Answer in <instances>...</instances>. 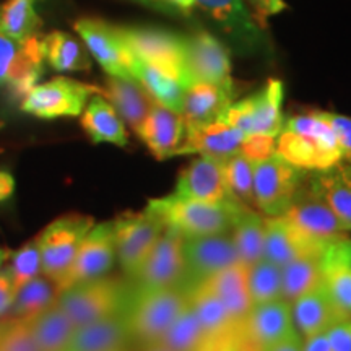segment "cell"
Masks as SVG:
<instances>
[{
  "mask_svg": "<svg viewBox=\"0 0 351 351\" xmlns=\"http://www.w3.org/2000/svg\"><path fill=\"white\" fill-rule=\"evenodd\" d=\"M275 152L288 163L306 171L327 169L341 161L335 134L319 111L285 117L276 135Z\"/></svg>",
  "mask_w": 351,
  "mask_h": 351,
  "instance_id": "6da1fadb",
  "label": "cell"
},
{
  "mask_svg": "<svg viewBox=\"0 0 351 351\" xmlns=\"http://www.w3.org/2000/svg\"><path fill=\"white\" fill-rule=\"evenodd\" d=\"M241 205L238 200L208 204L169 194L148 202L147 210L163 223L165 228L179 231L184 238L230 232Z\"/></svg>",
  "mask_w": 351,
  "mask_h": 351,
  "instance_id": "7a4b0ae2",
  "label": "cell"
},
{
  "mask_svg": "<svg viewBox=\"0 0 351 351\" xmlns=\"http://www.w3.org/2000/svg\"><path fill=\"white\" fill-rule=\"evenodd\" d=\"M187 304V291L179 287L138 288L124 311L130 339L143 346L156 343Z\"/></svg>",
  "mask_w": 351,
  "mask_h": 351,
  "instance_id": "3957f363",
  "label": "cell"
},
{
  "mask_svg": "<svg viewBox=\"0 0 351 351\" xmlns=\"http://www.w3.org/2000/svg\"><path fill=\"white\" fill-rule=\"evenodd\" d=\"M117 29L132 54L174 77L184 88L194 85L195 82L187 67L184 34L134 26H117Z\"/></svg>",
  "mask_w": 351,
  "mask_h": 351,
  "instance_id": "277c9868",
  "label": "cell"
},
{
  "mask_svg": "<svg viewBox=\"0 0 351 351\" xmlns=\"http://www.w3.org/2000/svg\"><path fill=\"white\" fill-rule=\"evenodd\" d=\"M95 225V219L85 215H65L44 228L38 236L41 252L43 275L59 285L69 274L86 232Z\"/></svg>",
  "mask_w": 351,
  "mask_h": 351,
  "instance_id": "5b68a950",
  "label": "cell"
},
{
  "mask_svg": "<svg viewBox=\"0 0 351 351\" xmlns=\"http://www.w3.org/2000/svg\"><path fill=\"white\" fill-rule=\"evenodd\" d=\"M256 208L267 217H282L304 181L306 169L288 163L278 153L252 161Z\"/></svg>",
  "mask_w": 351,
  "mask_h": 351,
  "instance_id": "8992f818",
  "label": "cell"
},
{
  "mask_svg": "<svg viewBox=\"0 0 351 351\" xmlns=\"http://www.w3.org/2000/svg\"><path fill=\"white\" fill-rule=\"evenodd\" d=\"M56 302L75 328L119 313L124 304L119 282L103 276L62 289Z\"/></svg>",
  "mask_w": 351,
  "mask_h": 351,
  "instance_id": "52a82bcc",
  "label": "cell"
},
{
  "mask_svg": "<svg viewBox=\"0 0 351 351\" xmlns=\"http://www.w3.org/2000/svg\"><path fill=\"white\" fill-rule=\"evenodd\" d=\"M96 93H99V88L72 78L56 77L29 88L21 99V109L39 119L77 117L83 112L90 96Z\"/></svg>",
  "mask_w": 351,
  "mask_h": 351,
  "instance_id": "ba28073f",
  "label": "cell"
},
{
  "mask_svg": "<svg viewBox=\"0 0 351 351\" xmlns=\"http://www.w3.org/2000/svg\"><path fill=\"white\" fill-rule=\"evenodd\" d=\"M283 96V83L271 78L257 93L232 103L225 119L244 135L265 134L276 137L285 121Z\"/></svg>",
  "mask_w": 351,
  "mask_h": 351,
  "instance_id": "9c48e42d",
  "label": "cell"
},
{
  "mask_svg": "<svg viewBox=\"0 0 351 351\" xmlns=\"http://www.w3.org/2000/svg\"><path fill=\"white\" fill-rule=\"evenodd\" d=\"M116 236V257L121 267L134 278L148 254L163 234V223L150 210L129 212L121 215L112 221Z\"/></svg>",
  "mask_w": 351,
  "mask_h": 351,
  "instance_id": "30bf717a",
  "label": "cell"
},
{
  "mask_svg": "<svg viewBox=\"0 0 351 351\" xmlns=\"http://www.w3.org/2000/svg\"><path fill=\"white\" fill-rule=\"evenodd\" d=\"M293 223L298 230L320 243H330V241L346 238V231L337 215L332 212L327 202L315 191L309 179V171L298 189V192L289 202L288 208L282 215Z\"/></svg>",
  "mask_w": 351,
  "mask_h": 351,
  "instance_id": "8fae6325",
  "label": "cell"
},
{
  "mask_svg": "<svg viewBox=\"0 0 351 351\" xmlns=\"http://www.w3.org/2000/svg\"><path fill=\"white\" fill-rule=\"evenodd\" d=\"M41 38L13 39L0 33V86L23 96L43 75Z\"/></svg>",
  "mask_w": 351,
  "mask_h": 351,
  "instance_id": "7c38bea8",
  "label": "cell"
},
{
  "mask_svg": "<svg viewBox=\"0 0 351 351\" xmlns=\"http://www.w3.org/2000/svg\"><path fill=\"white\" fill-rule=\"evenodd\" d=\"M184 241L186 238L181 232L165 228L163 234L134 275L138 288L179 287L186 275Z\"/></svg>",
  "mask_w": 351,
  "mask_h": 351,
  "instance_id": "4fadbf2b",
  "label": "cell"
},
{
  "mask_svg": "<svg viewBox=\"0 0 351 351\" xmlns=\"http://www.w3.org/2000/svg\"><path fill=\"white\" fill-rule=\"evenodd\" d=\"M187 289L195 287L226 267L241 262L230 232L197 236L184 241Z\"/></svg>",
  "mask_w": 351,
  "mask_h": 351,
  "instance_id": "5bb4252c",
  "label": "cell"
},
{
  "mask_svg": "<svg viewBox=\"0 0 351 351\" xmlns=\"http://www.w3.org/2000/svg\"><path fill=\"white\" fill-rule=\"evenodd\" d=\"M187 67L194 82L234 88L231 78V57L228 47L205 29L184 36Z\"/></svg>",
  "mask_w": 351,
  "mask_h": 351,
  "instance_id": "9a60e30c",
  "label": "cell"
},
{
  "mask_svg": "<svg viewBox=\"0 0 351 351\" xmlns=\"http://www.w3.org/2000/svg\"><path fill=\"white\" fill-rule=\"evenodd\" d=\"M116 258V236L112 221L93 225L83 238L69 274L60 283V291L72 285L99 278L108 274Z\"/></svg>",
  "mask_w": 351,
  "mask_h": 351,
  "instance_id": "2e32d148",
  "label": "cell"
},
{
  "mask_svg": "<svg viewBox=\"0 0 351 351\" xmlns=\"http://www.w3.org/2000/svg\"><path fill=\"white\" fill-rule=\"evenodd\" d=\"M75 32L80 34L88 52L109 77L132 78L129 70L130 51L122 41L117 26L103 20L82 19L75 21Z\"/></svg>",
  "mask_w": 351,
  "mask_h": 351,
  "instance_id": "e0dca14e",
  "label": "cell"
},
{
  "mask_svg": "<svg viewBox=\"0 0 351 351\" xmlns=\"http://www.w3.org/2000/svg\"><path fill=\"white\" fill-rule=\"evenodd\" d=\"M195 3L239 51L258 52L265 47V36L243 0H195Z\"/></svg>",
  "mask_w": 351,
  "mask_h": 351,
  "instance_id": "ac0fdd59",
  "label": "cell"
},
{
  "mask_svg": "<svg viewBox=\"0 0 351 351\" xmlns=\"http://www.w3.org/2000/svg\"><path fill=\"white\" fill-rule=\"evenodd\" d=\"M174 194L186 199L208 202V204H223L234 200L228 191L223 160L213 156L199 155L189 163L179 174Z\"/></svg>",
  "mask_w": 351,
  "mask_h": 351,
  "instance_id": "d6986e66",
  "label": "cell"
},
{
  "mask_svg": "<svg viewBox=\"0 0 351 351\" xmlns=\"http://www.w3.org/2000/svg\"><path fill=\"white\" fill-rule=\"evenodd\" d=\"M184 142L179 145L174 156L204 155L218 160H226L228 156L239 152L244 134L232 127L226 119H219L200 127L186 129Z\"/></svg>",
  "mask_w": 351,
  "mask_h": 351,
  "instance_id": "ffe728a7",
  "label": "cell"
},
{
  "mask_svg": "<svg viewBox=\"0 0 351 351\" xmlns=\"http://www.w3.org/2000/svg\"><path fill=\"white\" fill-rule=\"evenodd\" d=\"M327 243H320L304 234L285 217L265 218V238H263V258L283 269L287 263L306 252L322 249Z\"/></svg>",
  "mask_w": 351,
  "mask_h": 351,
  "instance_id": "44dd1931",
  "label": "cell"
},
{
  "mask_svg": "<svg viewBox=\"0 0 351 351\" xmlns=\"http://www.w3.org/2000/svg\"><path fill=\"white\" fill-rule=\"evenodd\" d=\"M291 313L293 322L304 339L317 333H326L337 322L346 319L343 311L337 306L324 283L293 301Z\"/></svg>",
  "mask_w": 351,
  "mask_h": 351,
  "instance_id": "7402d4cb",
  "label": "cell"
},
{
  "mask_svg": "<svg viewBox=\"0 0 351 351\" xmlns=\"http://www.w3.org/2000/svg\"><path fill=\"white\" fill-rule=\"evenodd\" d=\"M234 95V88L219 86L207 82H195L194 85L186 88L181 112L186 129L225 119V114L232 104Z\"/></svg>",
  "mask_w": 351,
  "mask_h": 351,
  "instance_id": "603a6c76",
  "label": "cell"
},
{
  "mask_svg": "<svg viewBox=\"0 0 351 351\" xmlns=\"http://www.w3.org/2000/svg\"><path fill=\"white\" fill-rule=\"evenodd\" d=\"M186 134V124L179 112L155 103L143 121L137 135L147 145V148L156 160L163 161L174 156L182 137Z\"/></svg>",
  "mask_w": 351,
  "mask_h": 351,
  "instance_id": "cb8c5ba5",
  "label": "cell"
},
{
  "mask_svg": "<svg viewBox=\"0 0 351 351\" xmlns=\"http://www.w3.org/2000/svg\"><path fill=\"white\" fill-rule=\"evenodd\" d=\"M130 341L124 311L77 327L62 351H122Z\"/></svg>",
  "mask_w": 351,
  "mask_h": 351,
  "instance_id": "d4e9b609",
  "label": "cell"
},
{
  "mask_svg": "<svg viewBox=\"0 0 351 351\" xmlns=\"http://www.w3.org/2000/svg\"><path fill=\"white\" fill-rule=\"evenodd\" d=\"M320 262L322 283L346 317H351V239L348 236L327 243Z\"/></svg>",
  "mask_w": 351,
  "mask_h": 351,
  "instance_id": "484cf974",
  "label": "cell"
},
{
  "mask_svg": "<svg viewBox=\"0 0 351 351\" xmlns=\"http://www.w3.org/2000/svg\"><path fill=\"white\" fill-rule=\"evenodd\" d=\"M226 307L234 322H241L252 309L249 291V265L238 262L202 282Z\"/></svg>",
  "mask_w": 351,
  "mask_h": 351,
  "instance_id": "4316f807",
  "label": "cell"
},
{
  "mask_svg": "<svg viewBox=\"0 0 351 351\" xmlns=\"http://www.w3.org/2000/svg\"><path fill=\"white\" fill-rule=\"evenodd\" d=\"M99 93L104 95V98L112 104L121 119L127 122L135 134L155 104L152 96L135 78L109 77L104 90H99Z\"/></svg>",
  "mask_w": 351,
  "mask_h": 351,
  "instance_id": "83f0119b",
  "label": "cell"
},
{
  "mask_svg": "<svg viewBox=\"0 0 351 351\" xmlns=\"http://www.w3.org/2000/svg\"><path fill=\"white\" fill-rule=\"evenodd\" d=\"M309 179L345 230L351 231V165L341 160L327 169L309 171Z\"/></svg>",
  "mask_w": 351,
  "mask_h": 351,
  "instance_id": "f1b7e54d",
  "label": "cell"
},
{
  "mask_svg": "<svg viewBox=\"0 0 351 351\" xmlns=\"http://www.w3.org/2000/svg\"><path fill=\"white\" fill-rule=\"evenodd\" d=\"M80 122L93 143H112L117 147H125L129 143L124 121L101 93H96L88 101Z\"/></svg>",
  "mask_w": 351,
  "mask_h": 351,
  "instance_id": "f546056e",
  "label": "cell"
},
{
  "mask_svg": "<svg viewBox=\"0 0 351 351\" xmlns=\"http://www.w3.org/2000/svg\"><path fill=\"white\" fill-rule=\"evenodd\" d=\"M129 70L132 78H135L143 86V90L152 96L155 103L174 112H182L186 88L182 86L181 82H178L174 77L168 75L155 65L143 62L142 59H138L132 52L129 59Z\"/></svg>",
  "mask_w": 351,
  "mask_h": 351,
  "instance_id": "4dcf8cb0",
  "label": "cell"
},
{
  "mask_svg": "<svg viewBox=\"0 0 351 351\" xmlns=\"http://www.w3.org/2000/svg\"><path fill=\"white\" fill-rule=\"evenodd\" d=\"M189 304L199 319L207 340H226L234 335L238 322H234L226 307L204 283L186 289Z\"/></svg>",
  "mask_w": 351,
  "mask_h": 351,
  "instance_id": "1f68e13d",
  "label": "cell"
},
{
  "mask_svg": "<svg viewBox=\"0 0 351 351\" xmlns=\"http://www.w3.org/2000/svg\"><path fill=\"white\" fill-rule=\"evenodd\" d=\"M44 64L57 72H83L91 67L90 52L86 46L72 34L52 32L41 38Z\"/></svg>",
  "mask_w": 351,
  "mask_h": 351,
  "instance_id": "d6a6232c",
  "label": "cell"
},
{
  "mask_svg": "<svg viewBox=\"0 0 351 351\" xmlns=\"http://www.w3.org/2000/svg\"><path fill=\"white\" fill-rule=\"evenodd\" d=\"M230 234L238 249L241 262L252 265L263 257L265 218L256 208L241 205L236 213Z\"/></svg>",
  "mask_w": 351,
  "mask_h": 351,
  "instance_id": "836d02e7",
  "label": "cell"
},
{
  "mask_svg": "<svg viewBox=\"0 0 351 351\" xmlns=\"http://www.w3.org/2000/svg\"><path fill=\"white\" fill-rule=\"evenodd\" d=\"M28 326L39 351H62L75 330L72 320L57 302L28 319Z\"/></svg>",
  "mask_w": 351,
  "mask_h": 351,
  "instance_id": "e575fe53",
  "label": "cell"
},
{
  "mask_svg": "<svg viewBox=\"0 0 351 351\" xmlns=\"http://www.w3.org/2000/svg\"><path fill=\"white\" fill-rule=\"evenodd\" d=\"M326 247V245H324ZM322 249L306 252L283 267L282 298L291 304L301 295L322 283Z\"/></svg>",
  "mask_w": 351,
  "mask_h": 351,
  "instance_id": "d590c367",
  "label": "cell"
},
{
  "mask_svg": "<svg viewBox=\"0 0 351 351\" xmlns=\"http://www.w3.org/2000/svg\"><path fill=\"white\" fill-rule=\"evenodd\" d=\"M59 285L47 276H36L19 287L10 313L13 319H32L44 309L56 304L59 298Z\"/></svg>",
  "mask_w": 351,
  "mask_h": 351,
  "instance_id": "8d00e7d4",
  "label": "cell"
},
{
  "mask_svg": "<svg viewBox=\"0 0 351 351\" xmlns=\"http://www.w3.org/2000/svg\"><path fill=\"white\" fill-rule=\"evenodd\" d=\"M38 0H5L0 5V33L13 39L39 36L41 19L36 13Z\"/></svg>",
  "mask_w": 351,
  "mask_h": 351,
  "instance_id": "74e56055",
  "label": "cell"
},
{
  "mask_svg": "<svg viewBox=\"0 0 351 351\" xmlns=\"http://www.w3.org/2000/svg\"><path fill=\"white\" fill-rule=\"evenodd\" d=\"M205 341L207 335L191 304H187L156 343L166 346L171 351H197Z\"/></svg>",
  "mask_w": 351,
  "mask_h": 351,
  "instance_id": "f35d334b",
  "label": "cell"
},
{
  "mask_svg": "<svg viewBox=\"0 0 351 351\" xmlns=\"http://www.w3.org/2000/svg\"><path fill=\"white\" fill-rule=\"evenodd\" d=\"M283 269L276 263L261 258L249 265V291L252 306L275 300H283Z\"/></svg>",
  "mask_w": 351,
  "mask_h": 351,
  "instance_id": "ab89813d",
  "label": "cell"
},
{
  "mask_svg": "<svg viewBox=\"0 0 351 351\" xmlns=\"http://www.w3.org/2000/svg\"><path fill=\"white\" fill-rule=\"evenodd\" d=\"M223 173H225L228 191L232 199L247 205V207L256 208L252 161L238 152L223 160Z\"/></svg>",
  "mask_w": 351,
  "mask_h": 351,
  "instance_id": "60d3db41",
  "label": "cell"
},
{
  "mask_svg": "<svg viewBox=\"0 0 351 351\" xmlns=\"http://www.w3.org/2000/svg\"><path fill=\"white\" fill-rule=\"evenodd\" d=\"M7 270L13 276V280H15V283L19 287L29 282V280L36 278L39 275H43L41 252H39L38 241H29V243L21 245L19 251L13 252Z\"/></svg>",
  "mask_w": 351,
  "mask_h": 351,
  "instance_id": "b9f144b4",
  "label": "cell"
},
{
  "mask_svg": "<svg viewBox=\"0 0 351 351\" xmlns=\"http://www.w3.org/2000/svg\"><path fill=\"white\" fill-rule=\"evenodd\" d=\"M0 351H39L28 320L12 317L0 327Z\"/></svg>",
  "mask_w": 351,
  "mask_h": 351,
  "instance_id": "7bdbcfd3",
  "label": "cell"
},
{
  "mask_svg": "<svg viewBox=\"0 0 351 351\" xmlns=\"http://www.w3.org/2000/svg\"><path fill=\"white\" fill-rule=\"evenodd\" d=\"M319 116L332 127L337 142H339L341 160L351 165V117L326 111H319Z\"/></svg>",
  "mask_w": 351,
  "mask_h": 351,
  "instance_id": "ee69618b",
  "label": "cell"
},
{
  "mask_svg": "<svg viewBox=\"0 0 351 351\" xmlns=\"http://www.w3.org/2000/svg\"><path fill=\"white\" fill-rule=\"evenodd\" d=\"M276 137L265 134H251L244 135L243 142H241L239 152L251 161H261L263 158L270 156L275 153Z\"/></svg>",
  "mask_w": 351,
  "mask_h": 351,
  "instance_id": "f6af8a7d",
  "label": "cell"
},
{
  "mask_svg": "<svg viewBox=\"0 0 351 351\" xmlns=\"http://www.w3.org/2000/svg\"><path fill=\"white\" fill-rule=\"evenodd\" d=\"M332 351H351V317H346L326 332Z\"/></svg>",
  "mask_w": 351,
  "mask_h": 351,
  "instance_id": "bcb514c9",
  "label": "cell"
},
{
  "mask_svg": "<svg viewBox=\"0 0 351 351\" xmlns=\"http://www.w3.org/2000/svg\"><path fill=\"white\" fill-rule=\"evenodd\" d=\"M16 289H19V285L15 283L13 276L8 274V270H0V317L10 313Z\"/></svg>",
  "mask_w": 351,
  "mask_h": 351,
  "instance_id": "7dc6e473",
  "label": "cell"
},
{
  "mask_svg": "<svg viewBox=\"0 0 351 351\" xmlns=\"http://www.w3.org/2000/svg\"><path fill=\"white\" fill-rule=\"evenodd\" d=\"M302 343L304 341L301 340L300 333L293 332L291 335L285 337L283 340H280L278 343L271 346L269 351H302Z\"/></svg>",
  "mask_w": 351,
  "mask_h": 351,
  "instance_id": "c3c4849f",
  "label": "cell"
},
{
  "mask_svg": "<svg viewBox=\"0 0 351 351\" xmlns=\"http://www.w3.org/2000/svg\"><path fill=\"white\" fill-rule=\"evenodd\" d=\"M302 351H332L328 345L326 333H317V335L307 337L302 343Z\"/></svg>",
  "mask_w": 351,
  "mask_h": 351,
  "instance_id": "681fc988",
  "label": "cell"
},
{
  "mask_svg": "<svg viewBox=\"0 0 351 351\" xmlns=\"http://www.w3.org/2000/svg\"><path fill=\"white\" fill-rule=\"evenodd\" d=\"M15 191V181L12 174L7 171H0V202H5L13 195Z\"/></svg>",
  "mask_w": 351,
  "mask_h": 351,
  "instance_id": "f907efd6",
  "label": "cell"
},
{
  "mask_svg": "<svg viewBox=\"0 0 351 351\" xmlns=\"http://www.w3.org/2000/svg\"><path fill=\"white\" fill-rule=\"evenodd\" d=\"M232 337L226 340H207L197 351H234L232 350Z\"/></svg>",
  "mask_w": 351,
  "mask_h": 351,
  "instance_id": "816d5d0a",
  "label": "cell"
},
{
  "mask_svg": "<svg viewBox=\"0 0 351 351\" xmlns=\"http://www.w3.org/2000/svg\"><path fill=\"white\" fill-rule=\"evenodd\" d=\"M134 2L142 3V5H145V7L155 8V10L171 13V15H178V13H176L173 8L168 5V3H166V0H134Z\"/></svg>",
  "mask_w": 351,
  "mask_h": 351,
  "instance_id": "f5cc1de1",
  "label": "cell"
},
{
  "mask_svg": "<svg viewBox=\"0 0 351 351\" xmlns=\"http://www.w3.org/2000/svg\"><path fill=\"white\" fill-rule=\"evenodd\" d=\"M166 3H168L176 13H189L194 8L195 0H166Z\"/></svg>",
  "mask_w": 351,
  "mask_h": 351,
  "instance_id": "db71d44e",
  "label": "cell"
},
{
  "mask_svg": "<svg viewBox=\"0 0 351 351\" xmlns=\"http://www.w3.org/2000/svg\"><path fill=\"white\" fill-rule=\"evenodd\" d=\"M142 351H171V350H168L166 346L160 343H152V345H145Z\"/></svg>",
  "mask_w": 351,
  "mask_h": 351,
  "instance_id": "11a10c76",
  "label": "cell"
},
{
  "mask_svg": "<svg viewBox=\"0 0 351 351\" xmlns=\"http://www.w3.org/2000/svg\"><path fill=\"white\" fill-rule=\"evenodd\" d=\"M2 263H3V252L0 251V267H2Z\"/></svg>",
  "mask_w": 351,
  "mask_h": 351,
  "instance_id": "9f6ffc18",
  "label": "cell"
},
{
  "mask_svg": "<svg viewBox=\"0 0 351 351\" xmlns=\"http://www.w3.org/2000/svg\"><path fill=\"white\" fill-rule=\"evenodd\" d=\"M122 351H127V350H122Z\"/></svg>",
  "mask_w": 351,
  "mask_h": 351,
  "instance_id": "6f0895ef",
  "label": "cell"
}]
</instances>
